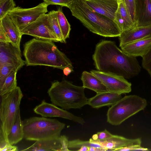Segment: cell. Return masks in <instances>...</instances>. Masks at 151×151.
I'll use <instances>...</instances> for the list:
<instances>
[{
    "mask_svg": "<svg viewBox=\"0 0 151 151\" xmlns=\"http://www.w3.org/2000/svg\"><path fill=\"white\" fill-rule=\"evenodd\" d=\"M0 42L10 43V41L5 33L1 24L0 23Z\"/></svg>",
    "mask_w": 151,
    "mask_h": 151,
    "instance_id": "d590c367",
    "label": "cell"
},
{
    "mask_svg": "<svg viewBox=\"0 0 151 151\" xmlns=\"http://www.w3.org/2000/svg\"><path fill=\"white\" fill-rule=\"evenodd\" d=\"M118 2L122 1V0H117Z\"/></svg>",
    "mask_w": 151,
    "mask_h": 151,
    "instance_id": "b9f144b4",
    "label": "cell"
},
{
    "mask_svg": "<svg viewBox=\"0 0 151 151\" xmlns=\"http://www.w3.org/2000/svg\"><path fill=\"white\" fill-rule=\"evenodd\" d=\"M83 146L104 148L98 143L91 142L89 140L83 141L78 139L69 141L68 148L70 151H78Z\"/></svg>",
    "mask_w": 151,
    "mask_h": 151,
    "instance_id": "4316f807",
    "label": "cell"
},
{
    "mask_svg": "<svg viewBox=\"0 0 151 151\" xmlns=\"http://www.w3.org/2000/svg\"><path fill=\"white\" fill-rule=\"evenodd\" d=\"M141 145H134L129 146L127 147H122L118 149L116 151H136L137 148L140 147Z\"/></svg>",
    "mask_w": 151,
    "mask_h": 151,
    "instance_id": "8d00e7d4",
    "label": "cell"
},
{
    "mask_svg": "<svg viewBox=\"0 0 151 151\" xmlns=\"http://www.w3.org/2000/svg\"><path fill=\"white\" fill-rule=\"evenodd\" d=\"M137 26L151 25V0H135Z\"/></svg>",
    "mask_w": 151,
    "mask_h": 151,
    "instance_id": "d6986e66",
    "label": "cell"
},
{
    "mask_svg": "<svg viewBox=\"0 0 151 151\" xmlns=\"http://www.w3.org/2000/svg\"><path fill=\"white\" fill-rule=\"evenodd\" d=\"M18 70L14 65L6 64H0V79L6 76L12 71L17 72Z\"/></svg>",
    "mask_w": 151,
    "mask_h": 151,
    "instance_id": "4dcf8cb0",
    "label": "cell"
},
{
    "mask_svg": "<svg viewBox=\"0 0 151 151\" xmlns=\"http://www.w3.org/2000/svg\"><path fill=\"white\" fill-rule=\"evenodd\" d=\"M81 80L83 86L94 91L96 93L109 91L102 81L91 72L83 71L81 74Z\"/></svg>",
    "mask_w": 151,
    "mask_h": 151,
    "instance_id": "44dd1931",
    "label": "cell"
},
{
    "mask_svg": "<svg viewBox=\"0 0 151 151\" xmlns=\"http://www.w3.org/2000/svg\"><path fill=\"white\" fill-rule=\"evenodd\" d=\"M57 106L46 102L44 100L34 109V112L42 117H60L68 119L80 124L83 125L85 123L82 118L76 116L63 109H60Z\"/></svg>",
    "mask_w": 151,
    "mask_h": 151,
    "instance_id": "8fae6325",
    "label": "cell"
},
{
    "mask_svg": "<svg viewBox=\"0 0 151 151\" xmlns=\"http://www.w3.org/2000/svg\"><path fill=\"white\" fill-rule=\"evenodd\" d=\"M131 19L136 27L137 21L135 10V0H122Z\"/></svg>",
    "mask_w": 151,
    "mask_h": 151,
    "instance_id": "f1b7e54d",
    "label": "cell"
},
{
    "mask_svg": "<svg viewBox=\"0 0 151 151\" xmlns=\"http://www.w3.org/2000/svg\"><path fill=\"white\" fill-rule=\"evenodd\" d=\"M85 0L95 11L114 21L119 6L117 0Z\"/></svg>",
    "mask_w": 151,
    "mask_h": 151,
    "instance_id": "5bb4252c",
    "label": "cell"
},
{
    "mask_svg": "<svg viewBox=\"0 0 151 151\" xmlns=\"http://www.w3.org/2000/svg\"><path fill=\"white\" fill-rule=\"evenodd\" d=\"M48 5L44 2L29 8H22L17 6L9 12L7 15L20 31L47 12Z\"/></svg>",
    "mask_w": 151,
    "mask_h": 151,
    "instance_id": "ba28073f",
    "label": "cell"
},
{
    "mask_svg": "<svg viewBox=\"0 0 151 151\" xmlns=\"http://www.w3.org/2000/svg\"><path fill=\"white\" fill-rule=\"evenodd\" d=\"M108 151L107 150L101 148L93 147H89V151Z\"/></svg>",
    "mask_w": 151,
    "mask_h": 151,
    "instance_id": "ab89813d",
    "label": "cell"
},
{
    "mask_svg": "<svg viewBox=\"0 0 151 151\" xmlns=\"http://www.w3.org/2000/svg\"><path fill=\"white\" fill-rule=\"evenodd\" d=\"M17 72L13 71L5 77L0 79V95L12 91L17 87Z\"/></svg>",
    "mask_w": 151,
    "mask_h": 151,
    "instance_id": "cb8c5ba5",
    "label": "cell"
},
{
    "mask_svg": "<svg viewBox=\"0 0 151 151\" xmlns=\"http://www.w3.org/2000/svg\"><path fill=\"white\" fill-rule=\"evenodd\" d=\"M58 19L60 30L65 40L69 38L71 29L70 25L64 15L62 7L56 11Z\"/></svg>",
    "mask_w": 151,
    "mask_h": 151,
    "instance_id": "484cf974",
    "label": "cell"
},
{
    "mask_svg": "<svg viewBox=\"0 0 151 151\" xmlns=\"http://www.w3.org/2000/svg\"><path fill=\"white\" fill-rule=\"evenodd\" d=\"M89 147L86 146H83L81 147L78 151H88Z\"/></svg>",
    "mask_w": 151,
    "mask_h": 151,
    "instance_id": "60d3db41",
    "label": "cell"
},
{
    "mask_svg": "<svg viewBox=\"0 0 151 151\" xmlns=\"http://www.w3.org/2000/svg\"><path fill=\"white\" fill-rule=\"evenodd\" d=\"M118 2V7L115 14L114 21L122 33L136 26L132 21L123 1Z\"/></svg>",
    "mask_w": 151,
    "mask_h": 151,
    "instance_id": "ffe728a7",
    "label": "cell"
},
{
    "mask_svg": "<svg viewBox=\"0 0 151 151\" xmlns=\"http://www.w3.org/2000/svg\"><path fill=\"white\" fill-rule=\"evenodd\" d=\"M73 0H43L49 5H58L69 8Z\"/></svg>",
    "mask_w": 151,
    "mask_h": 151,
    "instance_id": "d6a6232c",
    "label": "cell"
},
{
    "mask_svg": "<svg viewBox=\"0 0 151 151\" xmlns=\"http://www.w3.org/2000/svg\"><path fill=\"white\" fill-rule=\"evenodd\" d=\"M0 128V151H2L3 149L11 145L8 141L7 136L1 124Z\"/></svg>",
    "mask_w": 151,
    "mask_h": 151,
    "instance_id": "836d02e7",
    "label": "cell"
},
{
    "mask_svg": "<svg viewBox=\"0 0 151 151\" xmlns=\"http://www.w3.org/2000/svg\"><path fill=\"white\" fill-rule=\"evenodd\" d=\"M24 138L22 121L21 119L20 109L18 110L15 120L11 131L7 136L9 143L12 145L16 144Z\"/></svg>",
    "mask_w": 151,
    "mask_h": 151,
    "instance_id": "603a6c76",
    "label": "cell"
},
{
    "mask_svg": "<svg viewBox=\"0 0 151 151\" xmlns=\"http://www.w3.org/2000/svg\"><path fill=\"white\" fill-rule=\"evenodd\" d=\"M63 70L64 74L67 76L73 71V68L69 67L65 68Z\"/></svg>",
    "mask_w": 151,
    "mask_h": 151,
    "instance_id": "74e56055",
    "label": "cell"
},
{
    "mask_svg": "<svg viewBox=\"0 0 151 151\" xmlns=\"http://www.w3.org/2000/svg\"><path fill=\"white\" fill-rule=\"evenodd\" d=\"M62 149L59 137L55 139L36 141L30 147L22 150L62 151Z\"/></svg>",
    "mask_w": 151,
    "mask_h": 151,
    "instance_id": "7402d4cb",
    "label": "cell"
},
{
    "mask_svg": "<svg viewBox=\"0 0 151 151\" xmlns=\"http://www.w3.org/2000/svg\"><path fill=\"white\" fill-rule=\"evenodd\" d=\"M90 72L102 81L109 91L121 94L131 91V83L122 76L97 70H92Z\"/></svg>",
    "mask_w": 151,
    "mask_h": 151,
    "instance_id": "30bf717a",
    "label": "cell"
},
{
    "mask_svg": "<svg viewBox=\"0 0 151 151\" xmlns=\"http://www.w3.org/2000/svg\"><path fill=\"white\" fill-rule=\"evenodd\" d=\"M2 64L14 65L18 70L26 65L21 50L10 43L0 42V64Z\"/></svg>",
    "mask_w": 151,
    "mask_h": 151,
    "instance_id": "7c38bea8",
    "label": "cell"
},
{
    "mask_svg": "<svg viewBox=\"0 0 151 151\" xmlns=\"http://www.w3.org/2000/svg\"><path fill=\"white\" fill-rule=\"evenodd\" d=\"M62 145V151H69L68 148L69 141L68 138L65 135L60 136V137Z\"/></svg>",
    "mask_w": 151,
    "mask_h": 151,
    "instance_id": "e575fe53",
    "label": "cell"
},
{
    "mask_svg": "<svg viewBox=\"0 0 151 151\" xmlns=\"http://www.w3.org/2000/svg\"><path fill=\"white\" fill-rule=\"evenodd\" d=\"M20 31L22 35H28L37 38L59 42L49 24L48 14L41 15Z\"/></svg>",
    "mask_w": 151,
    "mask_h": 151,
    "instance_id": "9c48e42d",
    "label": "cell"
},
{
    "mask_svg": "<svg viewBox=\"0 0 151 151\" xmlns=\"http://www.w3.org/2000/svg\"><path fill=\"white\" fill-rule=\"evenodd\" d=\"M69 8L72 15L94 33L105 37H116L122 33L114 20L95 11L85 0H73Z\"/></svg>",
    "mask_w": 151,
    "mask_h": 151,
    "instance_id": "3957f363",
    "label": "cell"
},
{
    "mask_svg": "<svg viewBox=\"0 0 151 151\" xmlns=\"http://www.w3.org/2000/svg\"><path fill=\"white\" fill-rule=\"evenodd\" d=\"M23 95L19 87L1 96L0 124L6 135L10 132L15 122Z\"/></svg>",
    "mask_w": 151,
    "mask_h": 151,
    "instance_id": "52a82bcc",
    "label": "cell"
},
{
    "mask_svg": "<svg viewBox=\"0 0 151 151\" xmlns=\"http://www.w3.org/2000/svg\"><path fill=\"white\" fill-rule=\"evenodd\" d=\"M18 150V148L17 147L11 145L3 149L2 151H15Z\"/></svg>",
    "mask_w": 151,
    "mask_h": 151,
    "instance_id": "f35d334b",
    "label": "cell"
},
{
    "mask_svg": "<svg viewBox=\"0 0 151 151\" xmlns=\"http://www.w3.org/2000/svg\"><path fill=\"white\" fill-rule=\"evenodd\" d=\"M48 14V21L50 27L59 42L65 43L59 24L57 15L56 11L53 10L49 12Z\"/></svg>",
    "mask_w": 151,
    "mask_h": 151,
    "instance_id": "d4e9b609",
    "label": "cell"
},
{
    "mask_svg": "<svg viewBox=\"0 0 151 151\" xmlns=\"http://www.w3.org/2000/svg\"><path fill=\"white\" fill-rule=\"evenodd\" d=\"M85 88L65 80L52 82L47 93L53 104L63 109H80L87 104Z\"/></svg>",
    "mask_w": 151,
    "mask_h": 151,
    "instance_id": "277c9868",
    "label": "cell"
},
{
    "mask_svg": "<svg viewBox=\"0 0 151 151\" xmlns=\"http://www.w3.org/2000/svg\"><path fill=\"white\" fill-rule=\"evenodd\" d=\"M15 6L13 0H0V20L13 10Z\"/></svg>",
    "mask_w": 151,
    "mask_h": 151,
    "instance_id": "83f0119b",
    "label": "cell"
},
{
    "mask_svg": "<svg viewBox=\"0 0 151 151\" xmlns=\"http://www.w3.org/2000/svg\"><path fill=\"white\" fill-rule=\"evenodd\" d=\"M151 46V37L135 40L120 47L125 53L134 57H142Z\"/></svg>",
    "mask_w": 151,
    "mask_h": 151,
    "instance_id": "e0dca14e",
    "label": "cell"
},
{
    "mask_svg": "<svg viewBox=\"0 0 151 151\" xmlns=\"http://www.w3.org/2000/svg\"><path fill=\"white\" fill-rule=\"evenodd\" d=\"M113 134H111L106 129L98 132L92 136V139L94 140H105L111 137Z\"/></svg>",
    "mask_w": 151,
    "mask_h": 151,
    "instance_id": "1f68e13d",
    "label": "cell"
},
{
    "mask_svg": "<svg viewBox=\"0 0 151 151\" xmlns=\"http://www.w3.org/2000/svg\"><path fill=\"white\" fill-rule=\"evenodd\" d=\"M0 23L9 38L10 43L19 50L22 35L17 27L7 14L1 19Z\"/></svg>",
    "mask_w": 151,
    "mask_h": 151,
    "instance_id": "ac0fdd59",
    "label": "cell"
},
{
    "mask_svg": "<svg viewBox=\"0 0 151 151\" xmlns=\"http://www.w3.org/2000/svg\"><path fill=\"white\" fill-rule=\"evenodd\" d=\"M24 138L26 140L40 141L59 138L65 124L56 119L32 117L22 121Z\"/></svg>",
    "mask_w": 151,
    "mask_h": 151,
    "instance_id": "5b68a950",
    "label": "cell"
},
{
    "mask_svg": "<svg viewBox=\"0 0 151 151\" xmlns=\"http://www.w3.org/2000/svg\"><path fill=\"white\" fill-rule=\"evenodd\" d=\"M142 58V66L151 76V46Z\"/></svg>",
    "mask_w": 151,
    "mask_h": 151,
    "instance_id": "f546056e",
    "label": "cell"
},
{
    "mask_svg": "<svg viewBox=\"0 0 151 151\" xmlns=\"http://www.w3.org/2000/svg\"><path fill=\"white\" fill-rule=\"evenodd\" d=\"M119 37L120 47L135 40L151 37V25L136 27L122 32Z\"/></svg>",
    "mask_w": 151,
    "mask_h": 151,
    "instance_id": "9a60e30c",
    "label": "cell"
},
{
    "mask_svg": "<svg viewBox=\"0 0 151 151\" xmlns=\"http://www.w3.org/2000/svg\"><path fill=\"white\" fill-rule=\"evenodd\" d=\"M146 100L136 95L126 96L108 109L107 121L113 125H119L131 116L144 110Z\"/></svg>",
    "mask_w": 151,
    "mask_h": 151,
    "instance_id": "8992f818",
    "label": "cell"
},
{
    "mask_svg": "<svg viewBox=\"0 0 151 151\" xmlns=\"http://www.w3.org/2000/svg\"><path fill=\"white\" fill-rule=\"evenodd\" d=\"M136 57L124 52L114 41L103 40L96 46L92 58L99 71L117 75L129 79L139 74L141 70Z\"/></svg>",
    "mask_w": 151,
    "mask_h": 151,
    "instance_id": "6da1fadb",
    "label": "cell"
},
{
    "mask_svg": "<svg viewBox=\"0 0 151 151\" xmlns=\"http://www.w3.org/2000/svg\"><path fill=\"white\" fill-rule=\"evenodd\" d=\"M121 95L109 91L97 93L95 96L88 99L87 104L94 108L111 106L122 98Z\"/></svg>",
    "mask_w": 151,
    "mask_h": 151,
    "instance_id": "2e32d148",
    "label": "cell"
},
{
    "mask_svg": "<svg viewBox=\"0 0 151 151\" xmlns=\"http://www.w3.org/2000/svg\"><path fill=\"white\" fill-rule=\"evenodd\" d=\"M89 140L91 142L99 144L108 151H116L118 149L129 146L141 145L142 143L139 138L129 139L115 135L105 140H94L91 138Z\"/></svg>",
    "mask_w": 151,
    "mask_h": 151,
    "instance_id": "4fadbf2b",
    "label": "cell"
},
{
    "mask_svg": "<svg viewBox=\"0 0 151 151\" xmlns=\"http://www.w3.org/2000/svg\"><path fill=\"white\" fill-rule=\"evenodd\" d=\"M23 55L27 66L44 65L62 70L68 67L73 68L70 60L51 40H30L24 45Z\"/></svg>",
    "mask_w": 151,
    "mask_h": 151,
    "instance_id": "7a4b0ae2",
    "label": "cell"
}]
</instances>
